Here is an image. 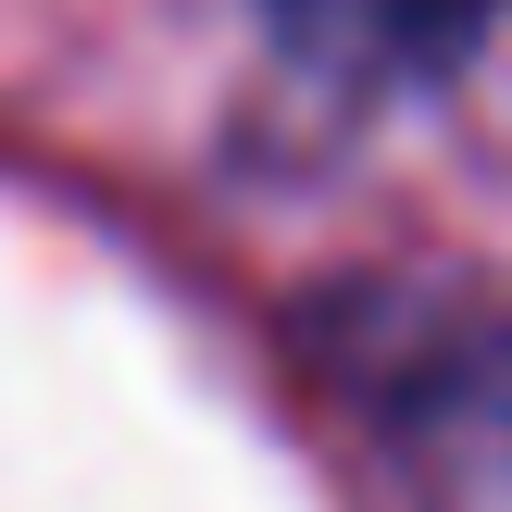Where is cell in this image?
Here are the masks:
<instances>
[{
    "label": "cell",
    "instance_id": "obj_1",
    "mask_svg": "<svg viewBox=\"0 0 512 512\" xmlns=\"http://www.w3.org/2000/svg\"><path fill=\"white\" fill-rule=\"evenodd\" d=\"M388 450L413 512H512V313L438 338L388 388Z\"/></svg>",
    "mask_w": 512,
    "mask_h": 512
},
{
    "label": "cell",
    "instance_id": "obj_2",
    "mask_svg": "<svg viewBox=\"0 0 512 512\" xmlns=\"http://www.w3.org/2000/svg\"><path fill=\"white\" fill-rule=\"evenodd\" d=\"M275 38L338 88H425L488 38L500 0H263Z\"/></svg>",
    "mask_w": 512,
    "mask_h": 512
}]
</instances>
